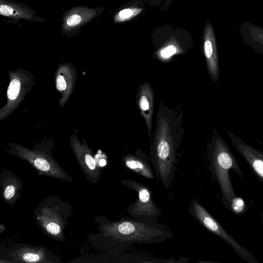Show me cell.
I'll return each instance as SVG.
<instances>
[{
  "label": "cell",
  "instance_id": "cell-2",
  "mask_svg": "<svg viewBox=\"0 0 263 263\" xmlns=\"http://www.w3.org/2000/svg\"><path fill=\"white\" fill-rule=\"evenodd\" d=\"M170 118L166 113H158L154 140L149 145V154L158 182L168 189L178 168L177 149L179 139L173 136Z\"/></svg>",
  "mask_w": 263,
  "mask_h": 263
},
{
  "label": "cell",
  "instance_id": "cell-20",
  "mask_svg": "<svg viewBox=\"0 0 263 263\" xmlns=\"http://www.w3.org/2000/svg\"><path fill=\"white\" fill-rule=\"evenodd\" d=\"M106 163V160L104 159H102L99 162V165L100 167H103L104 165H105Z\"/></svg>",
  "mask_w": 263,
  "mask_h": 263
},
{
  "label": "cell",
  "instance_id": "cell-9",
  "mask_svg": "<svg viewBox=\"0 0 263 263\" xmlns=\"http://www.w3.org/2000/svg\"><path fill=\"white\" fill-rule=\"evenodd\" d=\"M232 144L241 154L258 179L263 183V151L256 149L230 130H227Z\"/></svg>",
  "mask_w": 263,
  "mask_h": 263
},
{
  "label": "cell",
  "instance_id": "cell-11",
  "mask_svg": "<svg viewBox=\"0 0 263 263\" xmlns=\"http://www.w3.org/2000/svg\"><path fill=\"white\" fill-rule=\"evenodd\" d=\"M36 13L34 10L15 1L0 0L1 15L13 21L23 19L32 22H45V19L36 15Z\"/></svg>",
  "mask_w": 263,
  "mask_h": 263
},
{
  "label": "cell",
  "instance_id": "cell-15",
  "mask_svg": "<svg viewBox=\"0 0 263 263\" xmlns=\"http://www.w3.org/2000/svg\"><path fill=\"white\" fill-rule=\"evenodd\" d=\"M238 34L244 43L255 52L263 55V28L243 22L238 28Z\"/></svg>",
  "mask_w": 263,
  "mask_h": 263
},
{
  "label": "cell",
  "instance_id": "cell-10",
  "mask_svg": "<svg viewBox=\"0 0 263 263\" xmlns=\"http://www.w3.org/2000/svg\"><path fill=\"white\" fill-rule=\"evenodd\" d=\"M203 51L206 67L211 79L215 82L219 79V65L217 43L212 25L208 23L205 28Z\"/></svg>",
  "mask_w": 263,
  "mask_h": 263
},
{
  "label": "cell",
  "instance_id": "cell-16",
  "mask_svg": "<svg viewBox=\"0 0 263 263\" xmlns=\"http://www.w3.org/2000/svg\"><path fill=\"white\" fill-rule=\"evenodd\" d=\"M20 88L21 84L18 80L13 79L12 80L7 91L8 98L11 100L15 99L20 92Z\"/></svg>",
  "mask_w": 263,
  "mask_h": 263
},
{
  "label": "cell",
  "instance_id": "cell-18",
  "mask_svg": "<svg viewBox=\"0 0 263 263\" xmlns=\"http://www.w3.org/2000/svg\"><path fill=\"white\" fill-rule=\"evenodd\" d=\"M176 48L173 45H170L161 51V54L163 57L167 58L176 52Z\"/></svg>",
  "mask_w": 263,
  "mask_h": 263
},
{
  "label": "cell",
  "instance_id": "cell-3",
  "mask_svg": "<svg viewBox=\"0 0 263 263\" xmlns=\"http://www.w3.org/2000/svg\"><path fill=\"white\" fill-rule=\"evenodd\" d=\"M208 159L212 177L219 186L224 206L231 210L233 200L237 196L230 175L231 170L242 177L243 172L237 159L224 139L215 135L209 144Z\"/></svg>",
  "mask_w": 263,
  "mask_h": 263
},
{
  "label": "cell",
  "instance_id": "cell-14",
  "mask_svg": "<svg viewBox=\"0 0 263 263\" xmlns=\"http://www.w3.org/2000/svg\"><path fill=\"white\" fill-rule=\"evenodd\" d=\"M125 168L148 179L155 178L154 172L146 155L137 149L134 154H127L122 159Z\"/></svg>",
  "mask_w": 263,
  "mask_h": 263
},
{
  "label": "cell",
  "instance_id": "cell-4",
  "mask_svg": "<svg viewBox=\"0 0 263 263\" xmlns=\"http://www.w3.org/2000/svg\"><path fill=\"white\" fill-rule=\"evenodd\" d=\"M72 209L58 197L45 198L34 210L36 222L45 234L57 240L64 241V231Z\"/></svg>",
  "mask_w": 263,
  "mask_h": 263
},
{
  "label": "cell",
  "instance_id": "cell-5",
  "mask_svg": "<svg viewBox=\"0 0 263 263\" xmlns=\"http://www.w3.org/2000/svg\"><path fill=\"white\" fill-rule=\"evenodd\" d=\"M190 215L204 229L224 241L239 256L248 263H258L256 257L249 250L237 242L195 198H193L189 206Z\"/></svg>",
  "mask_w": 263,
  "mask_h": 263
},
{
  "label": "cell",
  "instance_id": "cell-13",
  "mask_svg": "<svg viewBox=\"0 0 263 263\" xmlns=\"http://www.w3.org/2000/svg\"><path fill=\"white\" fill-rule=\"evenodd\" d=\"M23 181L13 172L2 168L0 174L2 197L6 203L13 206L21 197Z\"/></svg>",
  "mask_w": 263,
  "mask_h": 263
},
{
  "label": "cell",
  "instance_id": "cell-23",
  "mask_svg": "<svg viewBox=\"0 0 263 263\" xmlns=\"http://www.w3.org/2000/svg\"><path fill=\"white\" fill-rule=\"evenodd\" d=\"M262 257H263V255H262Z\"/></svg>",
  "mask_w": 263,
  "mask_h": 263
},
{
  "label": "cell",
  "instance_id": "cell-6",
  "mask_svg": "<svg viewBox=\"0 0 263 263\" xmlns=\"http://www.w3.org/2000/svg\"><path fill=\"white\" fill-rule=\"evenodd\" d=\"M121 183L134 191L137 195L135 201L127 207L128 214L133 218L140 220L158 222L162 212L153 200L151 189L133 179H122Z\"/></svg>",
  "mask_w": 263,
  "mask_h": 263
},
{
  "label": "cell",
  "instance_id": "cell-22",
  "mask_svg": "<svg viewBox=\"0 0 263 263\" xmlns=\"http://www.w3.org/2000/svg\"><path fill=\"white\" fill-rule=\"evenodd\" d=\"M261 216H262V221H263V212H262Z\"/></svg>",
  "mask_w": 263,
  "mask_h": 263
},
{
  "label": "cell",
  "instance_id": "cell-7",
  "mask_svg": "<svg viewBox=\"0 0 263 263\" xmlns=\"http://www.w3.org/2000/svg\"><path fill=\"white\" fill-rule=\"evenodd\" d=\"M8 256L13 262H61L44 246L36 247L19 244L8 249Z\"/></svg>",
  "mask_w": 263,
  "mask_h": 263
},
{
  "label": "cell",
  "instance_id": "cell-12",
  "mask_svg": "<svg viewBox=\"0 0 263 263\" xmlns=\"http://www.w3.org/2000/svg\"><path fill=\"white\" fill-rule=\"evenodd\" d=\"M136 103L141 115L144 119L148 137L152 140L154 96L153 90L148 82H144L140 86L137 94Z\"/></svg>",
  "mask_w": 263,
  "mask_h": 263
},
{
  "label": "cell",
  "instance_id": "cell-19",
  "mask_svg": "<svg viewBox=\"0 0 263 263\" xmlns=\"http://www.w3.org/2000/svg\"><path fill=\"white\" fill-rule=\"evenodd\" d=\"M57 87L60 90H63L66 88V83L62 76H59L57 79Z\"/></svg>",
  "mask_w": 263,
  "mask_h": 263
},
{
  "label": "cell",
  "instance_id": "cell-1",
  "mask_svg": "<svg viewBox=\"0 0 263 263\" xmlns=\"http://www.w3.org/2000/svg\"><path fill=\"white\" fill-rule=\"evenodd\" d=\"M99 246L105 251L120 253L134 244L159 243L172 239V231L158 222H148L134 218L111 221L104 216L97 218Z\"/></svg>",
  "mask_w": 263,
  "mask_h": 263
},
{
  "label": "cell",
  "instance_id": "cell-17",
  "mask_svg": "<svg viewBox=\"0 0 263 263\" xmlns=\"http://www.w3.org/2000/svg\"><path fill=\"white\" fill-rule=\"evenodd\" d=\"M135 11L131 9H125L119 12L115 17L116 21H123L134 16Z\"/></svg>",
  "mask_w": 263,
  "mask_h": 263
},
{
  "label": "cell",
  "instance_id": "cell-8",
  "mask_svg": "<svg viewBox=\"0 0 263 263\" xmlns=\"http://www.w3.org/2000/svg\"><path fill=\"white\" fill-rule=\"evenodd\" d=\"M99 15V8L86 6L73 7L65 12L61 24V31L67 35H74L86 24Z\"/></svg>",
  "mask_w": 263,
  "mask_h": 263
},
{
  "label": "cell",
  "instance_id": "cell-21",
  "mask_svg": "<svg viewBox=\"0 0 263 263\" xmlns=\"http://www.w3.org/2000/svg\"><path fill=\"white\" fill-rule=\"evenodd\" d=\"M6 230L5 226L3 224H1L0 225V233H2L3 232L5 231Z\"/></svg>",
  "mask_w": 263,
  "mask_h": 263
}]
</instances>
